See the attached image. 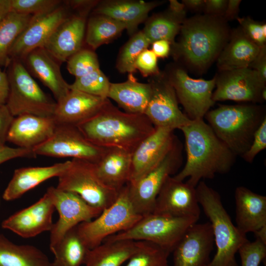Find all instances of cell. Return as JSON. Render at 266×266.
Here are the masks:
<instances>
[{
    "label": "cell",
    "mask_w": 266,
    "mask_h": 266,
    "mask_svg": "<svg viewBox=\"0 0 266 266\" xmlns=\"http://www.w3.org/2000/svg\"><path fill=\"white\" fill-rule=\"evenodd\" d=\"M231 31L223 17L204 14L186 18L178 41L171 45L170 52L176 61L201 73L217 60Z\"/></svg>",
    "instance_id": "obj_1"
},
{
    "label": "cell",
    "mask_w": 266,
    "mask_h": 266,
    "mask_svg": "<svg viewBox=\"0 0 266 266\" xmlns=\"http://www.w3.org/2000/svg\"><path fill=\"white\" fill-rule=\"evenodd\" d=\"M185 138L187 154L185 166L173 176L196 187L203 179H212L217 174L228 173L236 156L216 136L203 119L191 121L180 129Z\"/></svg>",
    "instance_id": "obj_2"
},
{
    "label": "cell",
    "mask_w": 266,
    "mask_h": 266,
    "mask_svg": "<svg viewBox=\"0 0 266 266\" xmlns=\"http://www.w3.org/2000/svg\"><path fill=\"white\" fill-rule=\"evenodd\" d=\"M76 127L96 146L132 153L156 130L145 114L122 111L109 99L96 115Z\"/></svg>",
    "instance_id": "obj_3"
},
{
    "label": "cell",
    "mask_w": 266,
    "mask_h": 266,
    "mask_svg": "<svg viewBox=\"0 0 266 266\" xmlns=\"http://www.w3.org/2000/svg\"><path fill=\"white\" fill-rule=\"evenodd\" d=\"M204 118L216 136L236 156L249 149L255 132L266 118V108L255 103L222 105Z\"/></svg>",
    "instance_id": "obj_4"
},
{
    "label": "cell",
    "mask_w": 266,
    "mask_h": 266,
    "mask_svg": "<svg viewBox=\"0 0 266 266\" xmlns=\"http://www.w3.org/2000/svg\"><path fill=\"white\" fill-rule=\"evenodd\" d=\"M198 202L209 220L216 252L207 266H239L235 255L249 240L233 224L220 194L200 181L196 187Z\"/></svg>",
    "instance_id": "obj_5"
},
{
    "label": "cell",
    "mask_w": 266,
    "mask_h": 266,
    "mask_svg": "<svg viewBox=\"0 0 266 266\" xmlns=\"http://www.w3.org/2000/svg\"><path fill=\"white\" fill-rule=\"evenodd\" d=\"M7 67L9 93L6 105L12 115L52 117L56 101L40 88L23 63L11 59Z\"/></svg>",
    "instance_id": "obj_6"
},
{
    "label": "cell",
    "mask_w": 266,
    "mask_h": 266,
    "mask_svg": "<svg viewBox=\"0 0 266 266\" xmlns=\"http://www.w3.org/2000/svg\"><path fill=\"white\" fill-rule=\"evenodd\" d=\"M199 219L151 213L142 216L130 229L108 236L103 241H147L159 245L170 254L188 228Z\"/></svg>",
    "instance_id": "obj_7"
},
{
    "label": "cell",
    "mask_w": 266,
    "mask_h": 266,
    "mask_svg": "<svg viewBox=\"0 0 266 266\" xmlns=\"http://www.w3.org/2000/svg\"><path fill=\"white\" fill-rule=\"evenodd\" d=\"M142 217L133 207L126 185L111 205L94 219L81 223L76 228L84 243L91 249L108 236L130 229Z\"/></svg>",
    "instance_id": "obj_8"
},
{
    "label": "cell",
    "mask_w": 266,
    "mask_h": 266,
    "mask_svg": "<svg viewBox=\"0 0 266 266\" xmlns=\"http://www.w3.org/2000/svg\"><path fill=\"white\" fill-rule=\"evenodd\" d=\"M57 188L78 195L90 205L101 210L117 199L119 191L105 185L99 178L95 164L72 159L58 177Z\"/></svg>",
    "instance_id": "obj_9"
},
{
    "label": "cell",
    "mask_w": 266,
    "mask_h": 266,
    "mask_svg": "<svg viewBox=\"0 0 266 266\" xmlns=\"http://www.w3.org/2000/svg\"><path fill=\"white\" fill-rule=\"evenodd\" d=\"M165 73L186 116L192 121L203 119L215 103L212 99L215 76L209 80L193 78L178 65L171 66Z\"/></svg>",
    "instance_id": "obj_10"
},
{
    "label": "cell",
    "mask_w": 266,
    "mask_h": 266,
    "mask_svg": "<svg viewBox=\"0 0 266 266\" xmlns=\"http://www.w3.org/2000/svg\"><path fill=\"white\" fill-rule=\"evenodd\" d=\"M180 145L174 146L162 162L139 180L127 183L130 200L135 211L143 216L152 213L157 196L166 179L181 164Z\"/></svg>",
    "instance_id": "obj_11"
},
{
    "label": "cell",
    "mask_w": 266,
    "mask_h": 266,
    "mask_svg": "<svg viewBox=\"0 0 266 266\" xmlns=\"http://www.w3.org/2000/svg\"><path fill=\"white\" fill-rule=\"evenodd\" d=\"M151 77L152 93L144 114L155 128L173 131L189 124L192 120L180 109L175 90L165 72Z\"/></svg>",
    "instance_id": "obj_12"
},
{
    "label": "cell",
    "mask_w": 266,
    "mask_h": 266,
    "mask_svg": "<svg viewBox=\"0 0 266 266\" xmlns=\"http://www.w3.org/2000/svg\"><path fill=\"white\" fill-rule=\"evenodd\" d=\"M106 149L89 142L76 126L57 124L51 136L33 151L36 156L71 157L96 164Z\"/></svg>",
    "instance_id": "obj_13"
},
{
    "label": "cell",
    "mask_w": 266,
    "mask_h": 266,
    "mask_svg": "<svg viewBox=\"0 0 266 266\" xmlns=\"http://www.w3.org/2000/svg\"><path fill=\"white\" fill-rule=\"evenodd\" d=\"M55 209L59 213L58 220L50 231V249L54 248L65 234L79 224L98 217L102 210L93 207L76 194L49 187Z\"/></svg>",
    "instance_id": "obj_14"
},
{
    "label": "cell",
    "mask_w": 266,
    "mask_h": 266,
    "mask_svg": "<svg viewBox=\"0 0 266 266\" xmlns=\"http://www.w3.org/2000/svg\"><path fill=\"white\" fill-rule=\"evenodd\" d=\"M215 78L216 89L212 96L215 102L233 100L256 104L264 102L262 93L266 88V82L249 67L219 71Z\"/></svg>",
    "instance_id": "obj_15"
},
{
    "label": "cell",
    "mask_w": 266,
    "mask_h": 266,
    "mask_svg": "<svg viewBox=\"0 0 266 266\" xmlns=\"http://www.w3.org/2000/svg\"><path fill=\"white\" fill-rule=\"evenodd\" d=\"M68 7L62 4L49 13L33 16L18 36L9 53L10 59L22 61L30 52L43 47L57 27L69 15Z\"/></svg>",
    "instance_id": "obj_16"
},
{
    "label": "cell",
    "mask_w": 266,
    "mask_h": 266,
    "mask_svg": "<svg viewBox=\"0 0 266 266\" xmlns=\"http://www.w3.org/2000/svg\"><path fill=\"white\" fill-rule=\"evenodd\" d=\"M152 213L199 218L200 209L196 187L169 176L157 196Z\"/></svg>",
    "instance_id": "obj_17"
},
{
    "label": "cell",
    "mask_w": 266,
    "mask_h": 266,
    "mask_svg": "<svg viewBox=\"0 0 266 266\" xmlns=\"http://www.w3.org/2000/svg\"><path fill=\"white\" fill-rule=\"evenodd\" d=\"M214 244L209 222L192 225L172 252L173 266H207Z\"/></svg>",
    "instance_id": "obj_18"
},
{
    "label": "cell",
    "mask_w": 266,
    "mask_h": 266,
    "mask_svg": "<svg viewBox=\"0 0 266 266\" xmlns=\"http://www.w3.org/2000/svg\"><path fill=\"white\" fill-rule=\"evenodd\" d=\"M173 132L156 128L136 148L132 155L131 174L128 183L136 182L162 162L177 140Z\"/></svg>",
    "instance_id": "obj_19"
},
{
    "label": "cell",
    "mask_w": 266,
    "mask_h": 266,
    "mask_svg": "<svg viewBox=\"0 0 266 266\" xmlns=\"http://www.w3.org/2000/svg\"><path fill=\"white\" fill-rule=\"evenodd\" d=\"M55 210L51 197L46 191L38 201L8 217L2 222L1 226L22 237H34L51 231Z\"/></svg>",
    "instance_id": "obj_20"
},
{
    "label": "cell",
    "mask_w": 266,
    "mask_h": 266,
    "mask_svg": "<svg viewBox=\"0 0 266 266\" xmlns=\"http://www.w3.org/2000/svg\"><path fill=\"white\" fill-rule=\"evenodd\" d=\"M87 15H70L55 30L43 46L60 63L82 48Z\"/></svg>",
    "instance_id": "obj_21"
},
{
    "label": "cell",
    "mask_w": 266,
    "mask_h": 266,
    "mask_svg": "<svg viewBox=\"0 0 266 266\" xmlns=\"http://www.w3.org/2000/svg\"><path fill=\"white\" fill-rule=\"evenodd\" d=\"M108 99L70 89L56 101L52 117L57 125L77 126L96 115Z\"/></svg>",
    "instance_id": "obj_22"
},
{
    "label": "cell",
    "mask_w": 266,
    "mask_h": 266,
    "mask_svg": "<svg viewBox=\"0 0 266 266\" xmlns=\"http://www.w3.org/2000/svg\"><path fill=\"white\" fill-rule=\"evenodd\" d=\"M32 76H34L52 93L56 101L69 91V84L64 79L60 63L44 48L40 47L29 53L21 61Z\"/></svg>",
    "instance_id": "obj_23"
},
{
    "label": "cell",
    "mask_w": 266,
    "mask_h": 266,
    "mask_svg": "<svg viewBox=\"0 0 266 266\" xmlns=\"http://www.w3.org/2000/svg\"><path fill=\"white\" fill-rule=\"evenodd\" d=\"M56 125L52 117L29 114L17 116L9 129L7 141L18 147L33 150L51 136Z\"/></svg>",
    "instance_id": "obj_24"
},
{
    "label": "cell",
    "mask_w": 266,
    "mask_h": 266,
    "mask_svg": "<svg viewBox=\"0 0 266 266\" xmlns=\"http://www.w3.org/2000/svg\"><path fill=\"white\" fill-rule=\"evenodd\" d=\"M163 1L141 0L99 1L93 14L107 16L124 24L130 36L137 32L139 25L147 20L149 12Z\"/></svg>",
    "instance_id": "obj_25"
},
{
    "label": "cell",
    "mask_w": 266,
    "mask_h": 266,
    "mask_svg": "<svg viewBox=\"0 0 266 266\" xmlns=\"http://www.w3.org/2000/svg\"><path fill=\"white\" fill-rule=\"evenodd\" d=\"M236 227L246 234L266 227V197L244 187L234 192Z\"/></svg>",
    "instance_id": "obj_26"
},
{
    "label": "cell",
    "mask_w": 266,
    "mask_h": 266,
    "mask_svg": "<svg viewBox=\"0 0 266 266\" xmlns=\"http://www.w3.org/2000/svg\"><path fill=\"white\" fill-rule=\"evenodd\" d=\"M70 161L46 166L21 167L15 169L2 196L6 201L18 199L42 182L58 177L69 166Z\"/></svg>",
    "instance_id": "obj_27"
},
{
    "label": "cell",
    "mask_w": 266,
    "mask_h": 266,
    "mask_svg": "<svg viewBox=\"0 0 266 266\" xmlns=\"http://www.w3.org/2000/svg\"><path fill=\"white\" fill-rule=\"evenodd\" d=\"M132 153L119 148H108L95 164L96 173L107 186L120 191L128 182L131 170Z\"/></svg>",
    "instance_id": "obj_28"
},
{
    "label": "cell",
    "mask_w": 266,
    "mask_h": 266,
    "mask_svg": "<svg viewBox=\"0 0 266 266\" xmlns=\"http://www.w3.org/2000/svg\"><path fill=\"white\" fill-rule=\"evenodd\" d=\"M261 47L250 40L239 27L232 30L229 41L216 60L219 71L249 67Z\"/></svg>",
    "instance_id": "obj_29"
},
{
    "label": "cell",
    "mask_w": 266,
    "mask_h": 266,
    "mask_svg": "<svg viewBox=\"0 0 266 266\" xmlns=\"http://www.w3.org/2000/svg\"><path fill=\"white\" fill-rule=\"evenodd\" d=\"M151 93L149 82H139L130 74L125 82L111 83L108 99L114 100L126 112L144 114Z\"/></svg>",
    "instance_id": "obj_30"
},
{
    "label": "cell",
    "mask_w": 266,
    "mask_h": 266,
    "mask_svg": "<svg viewBox=\"0 0 266 266\" xmlns=\"http://www.w3.org/2000/svg\"><path fill=\"white\" fill-rule=\"evenodd\" d=\"M186 10H179L170 6L165 11L147 19L142 30L151 44L155 41L166 40L173 44L186 19Z\"/></svg>",
    "instance_id": "obj_31"
},
{
    "label": "cell",
    "mask_w": 266,
    "mask_h": 266,
    "mask_svg": "<svg viewBox=\"0 0 266 266\" xmlns=\"http://www.w3.org/2000/svg\"><path fill=\"white\" fill-rule=\"evenodd\" d=\"M137 241H104L89 250L85 266H121L135 252Z\"/></svg>",
    "instance_id": "obj_32"
},
{
    "label": "cell",
    "mask_w": 266,
    "mask_h": 266,
    "mask_svg": "<svg viewBox=\"0 0 266 266\" xmlns=\"http://www.w3.org/2000/svg\"><path fill=\"white\" fill-rule=\"evenodd\" d=\"M0 266H54L37 247L16 244L0 233Z\"/></svg>",
    "instance_id": "obj_33"
},
{
    "label": "cell",
    "mask_w": 266,
    "mask_h": 266,
    "mask_svg": "<svg viewBox=\"0 0 266 266\" xmlns=\"http://www.w3.org/2000/svg\"><path fill=\"white\" fill-rule=\"evenodd\" d=\"M125 30L124 24L102 14H93L87 21L85 41L94 50L118 37Z\"/></svg>",
    "instance_id": "obj_34"
},
{
    "label": "cell",
    "mask_w": 266,
    "mask_h": 266,
    "mask_svg": "<svg viewBox=\"0 0 266 266\" xmlns=\"http://www.w3.org/2000/svg\"><path fill=\"white\" fill-rule=\"evenodd\" d=\"M89 250L76 226L68 231L50 250L54 255V266H81L84 265Z\"/></svg>",
    "instance_id": "obj_35"
},
{
    "label": "cell",
    "mask_w": 266,
    "mask_h": 266,
    "mask_svg": "<svg viewBox=\"0 0 266 266\" xmlns=\"http://www.w3.org/2000/svg\"><path fill=\"white\" fill-rule=\"evenodd\" d=\"M33 17L32 15L11 12L0 22V67H7L10 63V50Z\"/></svg>",
    "instance_id": "obj_36"
},
{
    "label": "cell",
    "mask_w": 266,
    "mask_h": 266,
    "mask_svg": "<svg viewBox=\"0 0 266 266\" xmlns=\"http://www.w3.org/2000/svg\"><path fill=\"white\" fill-rule=\"evenodd\" d=\"M150 43L142 31L137 32L121 48L118 56L116 68L121 73L133 74L135 71V62L139 54L148 49Z\"/></svg>",
    "instance_id": "obj_37"
},
{
    "label": "cell",
    "mask_w": 266,
    "mask_h": 266,
    "mask_svg": "<svg viewBox=\"0 0 266 266\" xmlns=\"http://www.w3.org/2000/svg\"><path fill=\"white\" fill-rule=\"evenodd\" d=\"M169 253L152 242L137 241L135 252L125 266H168Z\"/></svg>",
    "instance_id": "obj_38"
},
{
    "label": "cell",
    "mask_w": 266,
    "mask_h": 266,
    "mask_svg": "<svg viewBox=\"0 0 266 266\" xmlns=\"http://www.w3.org/2000/svg\"><path fill=\"white\" fill-rule=\"evenodd\" d=\"M110 84L108 78L100 68L75 78L74 82L69 84V89L107 99Z\"/></svg>",
    "instance_id": "obj_39"
},
{
    "label": "cell",
    "mask_w": 266,
    "mask_h": 266,
    "mask_svg": "<svg viewBox=\"0 0 266 266\" xmlns=\"http://www.w3.org/2000/svg\"><path fill=\"white\" fill-rule=\"evenodd\" d=\"M68 71L75 78L100 69L98 56L91 49L81 48L66 61Z\"/></svg>",
    "instance_id": "obj_40"
},
{
    "label": "cell",
    "mask_w": 266,
    "mask_h": 266,
    "mask_svg": "<svg viewBox=\"0 0 266 266\" xmlns=\"http://www.w3.org/2000/svg\"><path fill=\"white\" fill-rule=\"evenodd\" d=\"M60 0H11V12L33 16L56 9L63 2Z\"/></svg>",
    "instance_id": "obj_41"
},
{
    "label": "cell",
    "mask_w": 266,
    "mask_h": 266,
    "mask_svg": "<svg viewBox=\"0 0 266 266\" xmlns=\"http://www.w3.org/2000/svg\"><path fill=\"white\" fill-rule=\"evenodd\" d=\"M238 253L241 266H259L266 259V242L258 238L252 242L248 240L241 246Z\"/></svg>",
    "instance_id": "obj_42"
},
{
    "label": "cell",
    "mask_w": 266,
    "mask_h": 266,
    "mask_svg": "<svg viewBox=\"0 0 266 266\" xmlns=\"http://www.w3.org/2000/svg\"><path fill=\"white\" fill-rule=\"evenodd\" d=\"M237 20L239 28L250 40L260 47L266 46V23L256 21L249 16L239 17Z\"/></svg>",
    "instance_id": "obj_43"
},
{
    "label": "cell",
    "mask_w": 266,
    "mask_h": 266,
    "mask_svg": "<svg viewBox=\"0 0 266 266\" xmlns=\"http://www.w3.org/2000/svg\"><path fill=\"white\" fill-rule=\"evenodd\" d=\"M135 68L144 77L154 76L160 72L158 58L151 50L148 49L139 54L135 62Z\"/></svg>",
    "instance_id": "obj_44"
},
{
    "label": "cell",
    "mask_w": 266,
    "mask_h": 266,
    "mask_svg": "<svg viewBox=\"0 0 266 266\" xmlns=\"http://www.w3.org/2000/svg\"><path fill=\"white\" fill-rule=\"evenodd\" d=\"M266 148V118L255 132L249 149L241 156L247 163H251L256 156Z\"/></svg>",
    "instance_id": "obj_45"
},
{
    "label": "cell",
    "mask_w": 266,
    "mask_h": 266,
    "mask_svg": "<svg viewBox=\"0 0 266 266\" xmlns=\"http://www.w3.org/2000/svg\"><path fill=\"white\" fill-rule=\"evenodd\" d=\"M36 155L32 149L20 147L13 148L6 145L0 146V165L16 158H33Z\"/></svg>",
    "instance_id": "obj_46"
},
{
    "label": "cell",
    "mask_w": 266,
    "mask_h": 266,
    "mask_svg": "<svg viewBox=\"0 0 266 266\" xmlns=\"http://www.w3.org/2000/svg\"><path fill=\"white\" fill-rule=\"evenodd\" d=\"M14 117L6 105H0V146L5 145L7 136Z\"/></svg>",
    "instance_id": "obj_47"
},
{
    "label": "cell",
    "mask_w": 266,
    "mask_h": 266,
    "mask_svg": "<svg viewBox=\"0 0 266 266\" xmlns=\"http://www.w3.org/2000/svg\"><path fill=\"white\" fill-rule=\"evenodd\" d=\"M93 0H71L64 2L69 8L74 10L75 13L88 15L99 2Z\"/></svg>",
    "instance_id": "obj_48"
},
{
    "label": "cell",
    "mask_w": 266,
    "mask_h": 266,
    "mask_svg": "<svg viewBox=\"0 0 266 266\" xmlns=\"http://www.w3.org/2000/svg\"><path fill=\"white\" fill-rule=\"evenodd\" d=\"M228 0H204L205 14L223 17Z\"/></svg>",
    "instance_id": "obj_49"
},
{
    "label": "cell",
    "mask_w": 266,
    "mask_h": 266,
    "mask_svg": "<svg viewBox=\"0 0 266 266\" xmlns=\"http://www.w3.org/2000/svg\"><path fill=\"white\" fill-rule=\"evenodd\" d=\"M249 67L256 71L262 79L266 82V45L261 48Z\"/></svg>",
    "instance_id": "obj_50"
},
{
    "label": "cell",
    "mask_w": 266,
    "mask_h": 266,
    "mask_svg": "<svg viewBox=\"0 0 266 266\" xmlns=\"http://www.w3.org/2000/svg\"><path fill=\"white\" fill-rule=\"evenodd\" d=\"M151 45V50L158 58H166L171 52V44L166 40H157L153 42Z\"/></svg>",
    "instance_id": "obj_51"
},
{
    "label": "cell",
    "mask_w": 266,
    "mask_h": 266,
    "mask_svg": "<svg viewBox=\"0 0 266 266\" xmlns=\"http://www.w3.org/2000/svg\"><path fill=\"white\" fill-rule=\"evenodd\" d=\"M241 0H228L226 9L223 16V18L227 21L236 19L238 17L239 11V5Z\"/></svg>",
    "instance_id": "obj_52"
},
{
    "label": "cell",
    "mask_w": 266,
    "mask_h": 266,
    "mask_svg": "<svg viewBox=\"0 0 266 266\" xmlns=\"http://www.w3.org/2000/svg\"><path fill=\"white\" fill-rule=\"evenodd\" d=\"M9 93L7 74L0 67V105L6 104Z\"/></svg>",
    "instance_id": "obj_53"
},
{
    "label": "cell",
    "mask_w": 266,
    "mask_h": 266,
    "mask_svg": "<svg viewBox=\"0 0 266 266\" xmlns=\"http://www.w3.org/2000/svg\"><path fill=\"white\" fill-rule=\"evenodd\" d=\"M182 3L186 9L195 12L203 11L204 9V0H182Z\"/></svg>",
    "instance_id": "obj_54"
},
{
    "label": "cell",
    "mask_w": 266,
    "mask_h": 266,
    "mask_svg": "<svg viewBox=\"0 0 266 266\" xmlns=\"http://www.w3.org/2000/svg\"><path fill=\"white\" fill-rule=\"evenodd\" d=\"M11 12V0H0V22Z\"/></svg>",
    "instance_id": "obj_55"
}]
</instances>
